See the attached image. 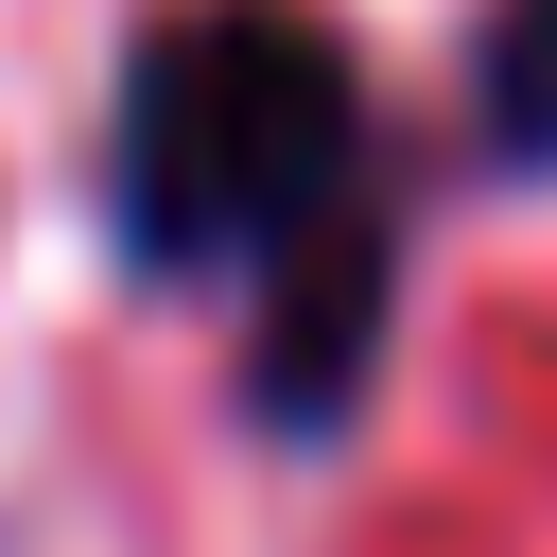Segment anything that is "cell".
I'll list each match as a JSON object with an SVG mask.
<instances>
[{
    "instance_id": "cell-1",
    "label": "cell",
    "mask_w": 557,
    "mask_h": 557,
    "mask_svg": "<svg viewBox=\"0 0 557 557\" xmlns=\"http://www.w3.org/2000/svg\"><path fill=\"white\" fill-rule=\"evenodd\" d=\"M418 139L383 122L366 52L331 0H157L104 70V261L174 278V296H244L261 261H296L366 174H400Z\"/></svg>"
},
{
    "instance_id": "cell-2",
    "label": "cell",
    "mask_w": 557,
    "mask_h": 557,
    "mask_svg": "<svg viewBox=\"0 0 557 557\" xmlns=\"http://www.w3.org/2000/svg\"><path fill=\"white\" fill-rule=\"evenodd\" d=\"M400 278H418V157H400V174H366L296 261H261V278H244V366H226L244 435L331 453V435L366 418L383 348H400Z\"/></svg>"
},
{
    "instance_id": "cell-3",
    "label": "cell",
    "mask_w": 557,
    "mask_h": 557,
    "mask_svg": "<svg viewBox=\"0 0 557 557\" xmlns=\"http://www.w3.org/2000/svg\"><path fill=\"white\" fill-rule=\"evenodd\" d=\"M470 174H557V0H487V35H470Z\"/></svg>"
}]
</instances>
